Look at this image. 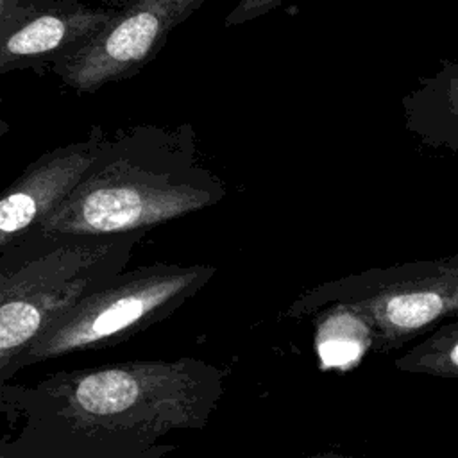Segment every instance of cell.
<instances>
[{"label": "cell", "mask_w": 458, "mask_h": 458, "mask_svg": "<svg viewBox=\"0 0 458 458\" xmlns=\"http://www.w3.org/2000/svg\"><path fill=\"white\" fill-rule=\"evenodd\" d=\"M399 372L458 379V317L438 326L420 344L395 358Z\"/></svg>", "instance_id": "9c48e42d"}, {"label": "cell", "mask_w": 458, "mask_h": 458, "mask_svg": "<svg viewBox=\"0 0 458 458\" xmlns=\"http://www.w3.org/2000/svg\"><path fill=\"white\" fill-rule=\"evenodd\" d=\"M202 4L204 0H138L118 9L93 39L52 68L77 93H93L129 79L161 52L172 30Z\"/></svg>", "instance_id": "8992f818"}, {"label": "cell", "mask_w": 458, "mask_h": 458, "mask_svg": "<svg viewBox=\"0 0 458 458\" xmlns=\"http://www.w3.org/2000/svg\"><path fill=\"white\" fill-rule=\"evenodd\" d=\"M284 0H238V4L225 16V25L234 27L249 23L274 9H277Z\"/></svg>", "instance_id": "8fae6325"}, {"label": "cell", "mask_w": 458, "mask_h": 458, "mask_svg": "<svg viewBox=\"0 0 458 458\" xmlns=\"http://www.w3.org/2000/svg\"><path fill=\"white\" fill-rule=\"evenodd\" d=\"M145 231L113 236L29 233L0 250V372L52 322L109 284Z\"/></svg>", "instance_id": "3957f363"}, {"label": "cell", "mask_w": 458, "mask_h": 458, "mask_svg": "<svg viewBox=\"0 0 458 458\" xmlns=\"http://www.w3.org/2000/svg\"><path fill=\"white\" fill-rule=\"evenodd\" d=\"M311 458H360V456H335V454H326V456H311Z\"/></svg>", "instance_id": "5bb4252c"}, {"label": "cell", "mask_w": 458, "mask_h": 458, "mask_svg": "<svg viewBox=\"0 0 458 458\" xmlns=\"http://www.w3.org/2000/svg\"><path fill=\"white\" fill-rule=\"evenodd\" d=\"M331 306L352 310L369 326L372 352H392L458 317V267H395L324 281L299 293L286 317L313 318Z\"/></svg>", "instance_id": "5b68a950"}, {"label": "cell", "mask_w": 458, "mask_h": 458, "mask_svg": "<svg viewBox=\"0 0 458 458\" xmlns=\"http://www.w3.org/2000/svg\"><path fill=\"white\" fill-rule=\"evenodd\" d=\"M109 7H113V9H123V7H127V5H132L134 2H138V0H104Z\"/></svg>", "instance_id": "7c38bea8"}, {"label": "cell", "mask_w": 458, "mask_h": 458, "mask_svg": "<svg viewBox=\"0 0 458 458\" xmlns=\"http://www.w3.org/2000/svg\"><path fill=\"white\" fill-rule=\"evenodd\" d=\"M225 370L195 356L125 360L0 383V458H165L202 431Z\"/></svg>", "instance_id": "6da1fadb"}, {"label": "cell", "mask_w": 458, "mask_h": 458, "mask_svg": "<svg viewBox=\"0 0 458 458\" xmlns=\"http://www.w3.org/2000/svg\"><path fill=\"white\" fill-rule=\"evenodd\" d=\"M216 274L206 263H148L127 268L52 322L0 372V383L23 369L131 340L170 318Z\"/></svg>", "instance_id": "277c9868"}, {"label": "cell", "mask_w": 458, "mask_h": 458, "mask_svg": "<svg viewBox=\"0 0 458 458\" xmlns=\"http://www.w3.org/2000/svg\"><path fill=\"white\" fill-rule=\"evenodd\" d=\"M227 195L200 159L190 123L118 129L73 193L30 233L113 236L166 224Z\"/></svg>", "instance_id": "7a4b0ae2"}, {"label": "cell", "mask_w": 458, "mask_h": 458, "mask_svg": "<svg viewBox=\"0 0 458 458\" xmlns=\"http://www.w3.org/2000/svg\"><path fill=\"white\" fill-rule=\"evenodd\" d=\"M107 140L93 125L84 140L45 152L4 190L0 200V250L41 225L82 182Z\"/></svg>", "instance_id": "52a82bcc"}, {"label": "cell", "mask_w": 458, "mask_h": 458, "mask_svg": "<svg viewBox=\"0 0 458 458\" xmlns=\"http://www.w3.org/2000/svg\"><path fill=\"white\" fill-rule=\"evenodd\" d=\"M451 102H453V107H454V111H456V114H458V81H456V82H454V86H453Z\"/></svg>", "instance_id": "4fadbf2b"}, {"label": "cell", "mask_w": 458, "mask_h": 458, "mask_svg": "<svg viewBox=\"0 0 458 458\" xmlns=\"http://www.w3.org/2000/svg\"><path fill=\"white\" fill-rule=\"evenodd\" d=\"M41 0H0V38L18 29L39 7Z\"/></svg>", "instance_id": "30bf717a"}, {"label": "cell", "mask_w": 458, "mask_h": 458, "mask_svg": "<svg viewBox=\"0 0 458 458\" xmlns=\"http://www.w3.org/2000/svg\"><path fill=\"white\" fill-rule=\"evenodd\" d=\"M116 11L82 0H41L29 20L0 38V73L54 66L93 39Z\"/></svg>", "instance_id": "ba28073f"}]
</instances>
